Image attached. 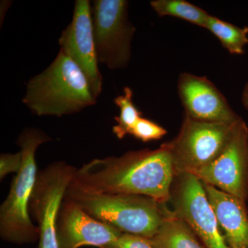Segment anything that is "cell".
<instances>
[{
	"mask_svg": "<svg viewBox=\"0 0 248 248\" xmlns=\"http://www.w3.org/2000/svg\"><path fill=\"white\" fill-rule=\"evenodd\" d=\"M175 171L166 143L157 149L94 159L76 170L70 187L97 194L146 196L167 203Z\"/></svg>",
	"mask_w": 248,
	"mask_h": 248,
	"instance_id": "6da1fadb",
	"label": "cell"
},
{
	"mask_svg": "<svg viewBox=\"0 0 248 248\" xmlns=\"http://www.w3.org/2000/svg\"><path fill=\"white\" fill-rule=\"evenodd\" d=\"M96 102L87 77L61 50L46 69L29 80L23 99L35 115L56 117L77 113Z\"/></svg>",
	"mask_w": 248,
	"mask_h": 248,
	"instance_id": "7a4b0ae2",
	"label": "cell"
},
{
	"mask_svg": "<svg viewBox=\"0 0 248 248\" xmlns=\"http://www.w3.org/2000/svg\"><path fill=\"white\" fill-rule=\"evenodd\" d=\"M65 198L98 221L123 233L149 239L159 230L169 210L167 203L146 196L88 193L70 186Z\"/></svg>",
	"mask_w": 248,
	"mask_h": 248,
	"instance_id": "3957f363",
	"label": "cell"
},
{
	"mask_svg": "<svg viewBox=\"0 0 248 248\" xmlns=\"http://www.w3.org/2000/svg\"><path fill=\"white\" fill-rule=\"evenodd\" d=\"M50 140L42 130L35 128H26L18 138L23 156L22 168L0 207V236L4 241L16 244L39 241L40 231L31 221L29 203L38 174L36 152L40 145Z\"/></svg>",
	"mask_w": 248,
	"mask_h": 248,
	"instance_id": "277c9868",
	"label": "cell"
},
{
	"mask_svg": "<svg viewBox=\"0 0 248 248\" xmlns=\"http://www.w3.org/2000/svg\"><path fill=\"white\" fill-rule=\"evenodd\" d=\"M236 123L200 122L184 116L177 137L166 142L175 175L192 174L211 164L224 149Z\"/></svg>",
	"mask_w": 248,
	"mask_h": 248,
	"instance_id": "5b68a950",
	"label": "cell"
},
{
	"mask_svg": "<svg viewBox=\"0 0 248 248\" xmlns=\"http://www.w3.org/2000/svg\"><path fill=\"white\" fill-rule=\"evenodd\" d=\"M125 0H96L92 7L93 35L98 62L110 69H122L131 59L136 29L128 19Z\"/></svg>",
	"mask_w": 248,
	"mask_h": 248,
	"instance_id": "8992f818",
	"label": "cell"
},
{
	"mask_svg": "<svg viewBox=\"0 0 248 248\" xmlns=\"http://www.w3.org/2000/svg\"><path fill=\"white\" fill-rule=\"evenodd\" d=\"M76 170L66 162L58 161L37 174L29 214L37 222L40 231L39 248H59V212Z\"/></svg>",
	"mask_w": 248,
	"mask_h": 248,
	"instance_id": "52a82bcc",
	"label": "cell"
},
{
	"mask_svg": "<svg viewBox=\"0 0 248 248\" xmlns=\"http://www.w3.org/2000/svg\"><path fill=\"white\" fill-rule=\"evenodd\" d=\"M172 210L207 248H230L210 205L203 182L192 173L175 175L170 190Z\"/></svg>",
	"mask_w": 248,
	"mask_h": 248,
	"instance_id": "ba28073f",
	"label": "cell"
},
{
	"mask_svg": "<svg viewBox=\"0 0 248 248\" xmlns=\"http://www.w3.org/2000/svg\"><path fill=\"white\" fill-rule=\"evenodd\" d=\"M192 174L204 184L246 202L248 199V126L242 119L235 124L226 147L217 159Z\"/></svg>",
	"mask_w": 248,
	"mask_h": 248,
	"instance_id": "9c48e42d",
	"label": "cell"
},
{
	"mask_svg": "<svg viewBox=\"0 0 248 248\" xmlns=\"http://www.w3.org/2000/svg\"><path fill=\"white\" fill-rule=\"evenodd\" d=\"M60 50L71 58L87 77L97 99L102 91L103 78L98 67L93 35L92 7L89 0H77L73 19L62 32Z\"/></svg>",
	"mask_w": 248,
	"mask_h": 248,
	"instance_id": "30bf717a",
	"label": "cell"
},
{
	"mask_svg": "<svg viewBox=\"0 0 248 248\" xmlns=\"http://www.w3.org/2000/svg\"><path fill=\"white\" fill-rule=\"evenodd\" d=\"M177 91L185 116L194 120L233 124L241 120L217 86L204 76L180 74Z\"/></svg>",
	"mask_w": 248,
	"mask_h": 248,
	"instance_id": "8fae6325",
	"label": "cell"
},
{
	"mask_svg": "<svg viewBox=\"0 0 248 248\" xmlns=\"http://www.w3.org/2000/svg\"><path fill=\"white\" fill-rule=\"evenodd\" d=\"M57 232L59 248H103L123 234L115 227L90 216L78 204L65 197L59 212Z\"/></svg>",
	"mask_w": 248,
	"mask_h": 248,
	"instance_id": "7c38bea8",
	"label": "cell"
},
{
	"mask_svg": "<svg viewBox=\"0 0 248 248\" xmlns=\"http://www.w3.org/2000/svg\"><path fill=\"white\" fill-rule=\"evenodd\" d=\"M217 223L230 248H248V214L246 202L203 183Z\"/></svg>",
	"mask_w": 248,
	"mask_h": 248,
	"instance_id": "4fadbf2b",
	"label": "cell"
},
{
	"mask_svg": "<svg viewBox=\"0 0 248 248\" xmlns=\"http://www.w3.org/2000/svg\"><path fill=\"white\" fill-rule=\"evenodd\" d=\"M150 240L155 248H207L190 227L169 208L159 230Z\"/></svg>",
	"mask_w": 248,
	"mask_h": 248,
	"instance_id": "5bb4252c",
	"label": "cell"
},
{
	"mask_svg": "<svg viewBox=\"0 0 248 248\" xmlns=\"http://www.w3.org/2000/svg\"><path fill=\"white\" fill-rule=\"evenodd\" d=\"M150 4L160 17L179 18L204 29L210 16L206 11L185 0H153Z\"/></svg>",
	"mask_w": 248,
	"mask_h": 248,
	"instance_id": "9a60e30c",
	"label": "cell"
},
{
	"mask_svg": "<svg viewBox=\"0 0 248 248\" xmlns=\"http://www.w3.org/2000/svg\"><path fill=\"white\" fill-rule=\"evenodd\" d=\"M205 29L216 36L230 53L242 55L245 53V47L248 44V27H239L210 16Z\"/></svg>",
	"mask_w": 248,
	"mask_h": 248,
	"instance_id": "2e32d148",
	"label": "cell"
},
{
	"mask_svg": "<svg viewBox=\"0 0 248 248\" xmlns=\"http://www.w3.org/2000/svg\"><path fill=\"white\" fill-rule=\"evenodd\" d=\"M133 97V91L127 86L124 89V94L114 99L120 112V115L115 117L117 124L112 127V133L120 140L131 134L135 124L142 116V112L134 104Z\"/></svg>",
	"mask_w": 248,
	"mask_h": 248,
	"instance_id": "e0dca14e",
	"label": "cell"
},
{
	"mask_svg": "<svg viewBox=\"0 0 248 248\" xmlns=\"http://www.w3.org/2000/svg\"><path fill=\"white\" fill-rule=\"evenodd\" d=\"M166 134V129L153 121L141 117L135 124L130 135L143 142H148L159 140Z\"/></svg>",
	"mask_w": 248,
	"mask_h": 248,
	"instance_id": "ac0fdd59",
	"label": "cell"
},
{
	"mask_svg": "<svg viewBox=\"0 0 248 248\" xmlns=\"http://www.w3.org/2000/svg\"><path fill=\"white\" fill-rule=\"evenodd\" d=\"M103 248H155L151 240L138 235L123 233L118 239Z\"/></svg>",
	"mask_w": 248,
	"mask_h": 248,
	"instance_id": "d6986e66",
	"label": "cell"
},
{
	"mask_svg": "<svg viewBox=\"0 0 248 248\" xmlns=\"http://www.w3.org/2000/svg\"><path fill=\"white\" fill-rule=\"evenodd\" d=\"M23 162L22 151L15 154L3 153L0 156V179H4L11 172L17 174L20 171Z\"/></svg>",
	"mask_w": 248,
	"mask_h": 248,
	"instance_id": "ffe728a7",
	"label": "cell"
},
{
	"mask_svg": "<svg viewBox=\"0 0 248 248\" xmlns=\"http://www.w3.org/2000/svg\"><path fill=\"white\" fill-rule=\"evenodd\" d=\"M241 101H242V104L245 108L248 110V82L245 86L244 91H243Z\"/></svg>",
	"mask_w": 248,
	"mask_h": 248,
	"instance_id": "44dd1931",
	"label": "cell"
},
{
	"mask_svg": "<svg viewBox=\"0 0 248 248\" xmlns=\"http://www.w3.org/2000/svg\"></svg>",
	"mask_w": 248,
	"mask_h": 248,
	"instance_id": "7402d4cb",
	"label": "cell"
}]
</instances>
